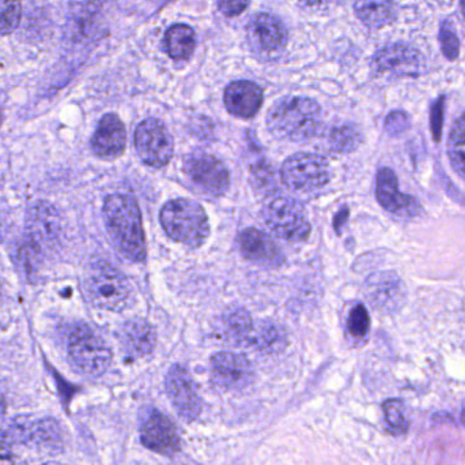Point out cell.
<instances>
[{
  "label": "cell",
  "instance_id": "6da1fadb",
  "mask_svg": "<svg viewBox=\"0 0 465 465\" xmlns=\"http://www.w3.org/2000/svg\"><path fill=\"white\" fill-rule=\"evenodd\" d=\"M104 218L117 251L130 261L143 262L146 259V239L141 209L135 199L127 194L106 197Z\"/></svg>",
  "mask_w": 465,
  "mask_h": 465
},
{
  "label": "cell",
  "instance_id": "7a4b0ae2",
  "mask_svg": "<svg viewBox=\"0 0 465 465\" xmlns=\"http://www.w3.org/2000/svg\"><path fill=\"white\" fill-rule=\"evenodd\" d=\"M322 125V106L312 98L300 96H289L276 101L267 116L271 134L284 141H309L317 136Z\"/></svg>",
  "mask_w": 465,
  "mask_h": 465
},
{
  "label": "cell",
  "instance_id": "3957f363",
  "mask_svg": "<svg viewBox=\"0 0 465 465\" xmlns=\"http://www.w3.org/2000/svg\"><path fill=\"white\" fill-rule=\"evenodd\" d=\"M161 226L171 239L187 248H201L210 235L206 210L193 199L177 198L161 209Z\"/></svg>",
  "mask_w": 465,
  "mask_h": 465
},
{
  "label": "cell",
  "instance_id": "277c9868",
  "mask_svg": "<svg viewBox=\"0 0 465 465\" xmlns=\"http://www.w3.org/2000/svg\"><path fill=\"white\" fill-rule=\"evenodd\" d=\"M84 288L93 305L101 310L122 311L131 305L133 287L120 270L97 261L87 270Z\"/></svg>",
  "mask_w": 465,
  "mask_h": 465
},
{
  "label": "cell",
  "instance_id": "5b68a950",
  "mask_svg": "<svg viewBox=\"0 0 465 465\" xmlns=\"http://www.w3.org/2000/svg\"><path fill=\"white\" fill-rule=\"evenodd\" d=\"M67 351L73 365L86 376H103L112 363L111 349L86 325H78L71 330Z\"/></svg>",
  "mask_w": 465,
  "mask_h": 465
},
{
  "label": "cell",
  "instance_id": "8992f818",
  "mask_svg": "<svg viewBox=\"0 0 465 465\" xmlns=\"http://www.w3.org/2000/svg\"><path fill=\"white\" fill-rule=\"evenodd\" d=\"M281 180L292 191L320 190L330 183V163L316 153H295L282 166Z\"/></svg>",
  "mask_w": 465,
  "mask_h": 465
},
{
  "label": "cell",
  "instance_id": "52a82bcc",
  "mask_svg": "<svg viewBox=\"0 0 465 465\" xmlns=\"http://www.w3.org/2000/svg\"><path fill=\"white\" fill-rule=\"evenodd\" d=\"M265 223L276 237L292 243H301L311 237L312 227L305 210L294 199L279 197L265 209Z\"/></svg>",
  "mask_w": 465,
  "mask_h": 465
},
{
  "label": "cell",
  "instance_id": "ba28073f",
  "mask_svg": "<svg viewBox=\"0 0 465 465\" xmlns=\"http://www.w3.org/2000/svg\"><path fill=\"white\" fill-rule=\"evenodd\" d=\"M134 144L141 160L153 168H163L173 157L174 144L168 127L161 120L149 117L136 127Z\"/></svg>",
  "mask_w": 465,
  "mask_h": 465
},
{
  "label": "cell",
  "instance_id": "9c48e42d",
  "mask_svg": "<svg viewBox=\"0 0 465 465\" xmlns=\"http://www.w3.org/2000/svg\"><path fill=\"white\" fill-rule=\"evenodd\" d=\"M184 172L201 193L221 197L231 186V174L225 164L206 152H193L184 160Z\"/></svg>",
  "mask_w": 465,
  "mask_h": 465
},
{
  "label": "cell",
  "instance_id": "30bf717a",
  "mask_svg": "<svg viewBox=\"0 0 465 465\" xmlns=\"http://www.w3.org/2000/svg\"><path fill=\"white\" fill-rule=\"evenodd\" d=\"M246 37L252 51L267 59L279 56L287 45L286 26L270 13L252 16L246 27Z\"/></svg>",
  "mask_w": 465,
  "mask_h": 465
},
{
  "label": "cell",
  "instance_id": "8fae6325",
  "mask_svg": "<svg viewBox=\"0 0 465 465\" xmlns=\"http://www.w3.org/2000/svg\"><path fill=\"white\" fill-rule=\"evenodd\" d=\"M166 390L174 409L184 420H195L201 417L203 409L202 399L187 369L176 365L169 370L166 376Z\"/></svg>",
  "mask_w": 465,
  "mask_h": 465
},
{
  "label": "cell",
  "instance_id": "7c38bea8",
  "mask_svg": "<svg viewBox=\"0 0 465 465\" xmlns=\"http://www.w3.org/2000/svg\"><path fill=\"white\" fill-rule=\"evenodd\" d=\"M141 439L147 450L158 455H176L182 447L176 426L160 411L150 412L142 422Z\"/></svg>",
  "mask_w": 465,
  "mask_h": 465
},
{
  "label": "cell",
  "instance_id": "4fadbf2b",
  "mask_svg": "<svg viewBox=\"0 0 465 465\" xmlns=\"http://www.w3.org/2000/svg\"><path fill=\"white\" fill-rule=\"evenodd\" d=\"M366 299L377 310L392 313L399 310L406 300L403 280L393 272H377L366 280Z\"/></svg>",
  "mask_w": 465,
  "mask_h": 465
},
{
  "label": "cell",
  "instance_id": "5bb4252c",
  "mask_svg": "<svg viewBox=\"0 0 465 465\" xmlns=\"http://www.w3.org/2000/svg\"><path fill=\"white\" fill-rule=\"evenodd\" d=\"M422 67L423 60L420 52L406 44L384 46L373 56V68L382 76H418Z\"/></svg>",
  "mask_w": 465,
  "mask_h": 465
},
{
  "label": "cell",
  "instance_id": "9a60e30c",
  "mask_svg": "<svg viewBox=\"0 0 465 465\" xmlns=\"http://www.w3.org/2000/svg\"><path fill=\"white\" fill-rule=\"evenodd\" d=\"M212 377L223 389H242L253 379V369L242 355L220 352L212 358Z\"/></svg>",
  "mask_w": 465,
  "mask_h": 465
},
{
  "label": "cell",
  "instance_id": "2e32d148",
  "mask_svg": "<svg viewBox=\"0 0 465 465\" xmlns=\"http://www.w3.org/2000/svg\"><path fill=\"white\" fill-rule=\"evenodd\" d=\"M241 254L248 261L262 268H278L284 264L283 251L275 240L257 228H246L238 237Z\"/></svg>",
  "mask_w": 465,
  "mask_h": 465
},
{
  "label": "cell",
  "instance_id": "e0dca14e",
  "mask_svg": "<svg viewBox=\"0 0 465 465\" xmlns=\"http://www.w3.org/2000/svg\"><path fill=\"white\" fill-rule=\"evenodd\" d=\"M27 231L30 240L40 248H54L60 239V218L56 207L46 201L33 204L27 213Z\"/></svg>",
  "mask_w": 465,
  "mask_h": 465
},
{
  "label": "cell",
  "instance_id": "ac0fdd59",
  "mask_svg": "<svg viewBox=\"0 0 465 465\" xmlns=\"http://www.w3.org/2000/svg\"><path fill=\"white\" fill-rule=\"evenodd\" d=\"M127 142V134L122 119L117 115L106 114L101 117L93 134V152L103 158H114L123 155Z\"/></svg>",
  "mask_w": 465,
  "mask_h": 465
},
{
  "label": "cell",
  "instance_id": "d6986e66",
  "mask_svg": "<svg viewBox=\"0 0 465 465\" xmlns=\"http://www.w3.org/2000/svg\"><path fill=\"white\" fill-rule=\"evenodd\" d=\"M262 89L252 81H232L223 96L226 108L240 119H251L262 108Z\"/></svg>",
  "mask_w": 465,
  "mask_h": 465
},
{
  "label": "cell",
  "instance_id": "ffe728a7",
  "mask_svg": "<svg viewBox=\"0 0 465 465\" xmlns=\"http://www.w3.org/2000/svg\"><path fill=\"white\" fill-rule=\"evenodd\" d=\"M120 344L127 357L144 358L154 351L157 344L154 328L143 318H133L120 330Z\"/></svg>",
  "mask_w": 465,
  "mask_h": 465
},
{
  "label": "cell",
  "instance_id": "44dd1931",
  "mask_svg": "<svg viewBox=\"0 0 465 465\" xmlns=\"http://www.w3.org/2000/svg\"><path fill=\"white\" fill-rule=\"evenodd\" d=\"M246 343L265 355L281 354L289 344L286 329L275 321H260L252 328Z\"/></svg>",
  "mask_w": 465,
  "mask_h": 465
},
{
  "label": "cell",
  "instance_id": "7402d4cb",
  "mask_svg": "<svg viewBox=\"0 0 465 465\" xmlns=\"http://www.w3.org/2000/svg\"><path fill=\"white\" fill-rule=\"evenodd\" d=\"M376 194L380 205L390 213H399L401 210L410 209L415 204V199L412 197L401 193L398 177L391 168L380 169L379 175H377Z\"/></svg>",
  "mask_w": 465,
  "mask_h": 465
},
{
  "label": "cell",
  "instance_id": "603a6c76",
  "mask_svg": "<svg viewBox=\"0 0 465 465\" xmlns=\"http://www.w3.org/2000/svg\"><path fill=\"white\" fill-rule=\"evenodd\" d=\"M195 46L196 35L190 25L174 24L166 30L163 48L172 59H188L193 56Z\"/></svg>",
  "mask_w": 465,
  "mask_h": 465
},
{
  "label": "cell",
  "instance_id": "cb8c5ba5",
  "mask_svg": "<svg viewBox=\"0 0 465 465\" xmlns=\"http://www.w3.org/2000/svg\"><path fill=\"white\" fill-rule=\"evenodd\" d=\"M355 13L366 26L380 29L395 19L392 0H355Z\"/></svg>",
  "mask_w": 465,
  "mask_h": 465
},
{
  "label": "cell",
  "instance_id": "d4e9b609",
  "mask_svg": "<svg viewBox=\"0 0 465 465\" xmlns=\"http://www.w3.org/2000/svg\"><path fill=\"white\" fill-rule=\"evenodd\" d=\"M328 141H330L331 147L335 152L350 153L360 147L362 136H361L360 130L355 126L341 125L331 130Z\"/></svg>",
  "mask_w": 465,
  "mask_h": 465
},
{
  "label": "cell",
  "instance_id": "484cf974",
  "mask_svg": "<svg viewBox=\"0 0 465 465\" xmlns=\"http://www.w3.org/2000/svg\"><path fill=\"white\" fill-rule=\"evenodd\" d=\"M448 149L452 166L465 177V114L456 122L450 133Z\"/></svg>",
  "mask_w": 465,
  "mask_h": 465
},
{
  "label": "cell",
  "instance_id": "4316f807",
  "mask_svg": "<svg viewBox=\"0 0 465 465\" xmlns=\"http://www.w3.org/2000/svg\"><path fill=\"white\" fill-rule=\"evenodd\" d=\"M384 409L385 422L391 433L395 436H403L409 431L410 425L404 415V404L398 399H391L382 404Z\"/></svg>",
  "mask_w": 465,
  "mask_h": 465
},
{
  "label": "cell",
  "instance_id": "83f0119b",
  "mask_svg": "<svg viewBox=\"0 0 465 465\" xmlns=\"http://www.w3.org/2000/svg\"><path fill=\"white\" fill-rule=\"evenodd\" d=\"M252 328H253V321L248 311L238 308L229 313L225 319V330L232 340L243 341L246 343L249 335H251Z\"/></svg>",
  "mask_w": 465,
  "mask_h": 465
},
{
  "label": "cell",
  "instance_id": "f1b7e54d",
  "mask_svg": "<svg viewBox=\"0 0 465 465\" xmlns=\"http://www.w3.org/2000/svg\"><path fill=\"white\" fill-rule=\"evenodd\" d=\"M21 0H0V35H10L21 22Z\"/></svg>",
  "mask_w": 465,
  "mask_h": 465
},
{
  "label": "cell",
  "instance_id": "f546056e",
  "mask_svg": "<svg viewBox=\"0 0 465 465\" xmlns=\"http://www.w3.org/2000/svg\"><path fill=\"white\" fill-rule=\"evenodd\" d=\"M347 328H349L350 335L352 338L362 339L368 335L369 328H371V317H369L365 306L357 305L352 308L349 321H347Z\"/></svg>",
  "mask_w": 465,
  "mask_h": 465
},
{
  "label": "cell",
  "instance_id": "4dcf8cb0",
  "mask_svg": "<svg viewBox=\"0 0 465 465\" xmlns=\"http://www.w3.org/2000/svg\"><path fill=\"white\" fill-rule=\"evenodd\" d=\"M440 41H441L442 52L450 59H455L459 55V40L455 30L450 26V22L442 25L441 33H440Z\"/></svg>",
  "mask_w": 465,
  "mask_h": 465
},
{
  "label": "cell",
  "instance_id": "1f68e13d",
  "mask_svg": "<svg viewBox=\"0 0 465 465\" xmlns=\"http://www.w3.org/2000/svg\"><path fill=\"white\" fill-rule=\"evenodd\" d=\"M217 5L226 16H235L246 10L249 0H217Z\"/></svg>",
  "mask_w": 465,
  "mask_h": 465
},
{
  "label": "cell",
  "instance_id": "d6a6232c",
  "mask_svg": "<svg viewBox=\"0 0 465 465\" xmlns=\"http://www.w3.org/2000/svg\"><path fill=\"white\" fill-rule=\"evenodd\" d=\"M15 456H14L13 447H11V440L7 434H0V463H14Z\"/></svg>",
  "mask_w": 465,
  "mask_h": 465
},
{
  "label": "cell",
  "instance_id": "836d02e7",
  "mask_svg": "<svg viewBox=\"0 0 465 465\" xmlns=\"http://www.w3.org/2000/svg\"><path fill=\"white\" fill-rule=\"evenodd\" d=\"M404 126H407V119L401 112H395L388 117L387 130L391 133H401L404 130Z\"/></svg>",
  "mask_w": 465,
  "mask_h": 465
},
{
  "label": "cell",
  "instance_id": "e575fe53",
  "mask_svg": "<svg viewBox=\"0 0 465 465\" xmlns=\"http://www.w3.org/2000/svg\"><path fill=\"white\" fill-rule=\"evenodd\" d=\"M300 2H302L303 5L314 7V5H327V3L333 2V0H300Z\"/></svg>",
  "mask_w": 465,
  "mask_h": 465
},
{
  "label": "cell",
  "instance_id": "d590c367",
  "mask_svg": "<svg viewBox=\"0 0 465 465\" xmlns=\"http://www.w3.org/2000/svg\"><path fill=\"white\" fill-rule=\"evenodd\" d=\"M5 398H3L2 395H0V418H2L3 415H5Z\"/></svg>",
  "mask_w": 465,
  "mask_h": 465
},
{
  "label": "cell",
  "instance_id": "8d00e7d4",
  "mask_svg": "<svg viewBox=\"0 0 465 465\" xmlns=\"http://www.w3.org/2000/svg\"><path fill=\"white\" fill-rule=\"evenodd\" d=\"M461 422H463V425H465V401L463 404V409H461Z\"/></svg>",
  "mask_w": 465,
  "mask_h": 465
},
{
  "label": "cell",
  "instance_id": "74e56055",
  "mask_svg": "<svg viewBox=\"0 0 465 465\" xmlns=\"http://www.w3.org/2000/svg\"><path fill=\"white\" fill-rule=\"evenodd\" d=\"M461 10H463V14L465 16V0H461Z\"/></svg>",
  "mask_w": 465,
  "mask_h": 465
},
{
  "label": "cell",
  "instance_id": "f35d334b",
  "mask_svg": "<svg viewBox=\"0 0 465 465\" xmlns=\"http://www.w3.org/2000/svg\"><path fill=\"white\" fill-rule=\"evenodd\" d=\"M3 116L2 112H0V127H2Z\"/></svg>",
  "mask_w": 465,
  "mask_h": 465
},
{
  "label": "cell",
  "instance_id": "ab89813d",
  "mask_svg": "<svg viewBox=\"0 0 465 465\" xmlns=\"http://www.w3.org/2000/svg\"><path fill=\"white\" fill-rule=\"evenodd\" d=\"M333 2H335V0H333Z\"/></svg>",
  "mask_w": 465,
  "mask_h": 465
}]
</instances>
